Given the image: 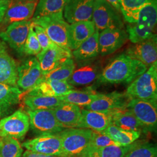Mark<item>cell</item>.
<instances>
[{"mask_svg":"<svg viewBox=\"0 0 157 157\" xmlns=\"http://www.w3.org/2000/svg\"><path fill=\"white\" fill-rule=\"evenodd\" d=\"M22 93L17 86L0 83V116L6 114L19 102Z\"/></svg>","mask_w":157,"mask_h":157,"instance_id":"cell-24","label":"cell"},{"mask_svg":"<svg viewBox=\"0 0 157 157\" xmlns=\"http://www.w3.org/2000/svg\"><path fill=\"white\" fill-rule=\"evenodd\" d=\"M63 102L59 97L27 95L24 98L25 104L30 110L53 109Z\"/></svg>","mask_w":157,"mask_h":157,"instance_id":"cell-30","label":"cell"},{"mask_svg":"<svg viewBox=\"0 0 157 157\" xmlns=\"http://www.w3.org/2000/svg\"><path fill=\"white\" fill-rule=\"evenodd\" d=\"M22 157H61L58 156H54V155H46L41 154L39 152L31 151L29 150H26L22 154Z\"/></svg>","mask_w":157,"mask_h":157,"instance_id":"cell-42","label":"cell"},{"mask_svg":"<svg viewBox=\"0 0 157 157\" xmlns=\"http://www.w3.org/2000/svg\"><path fill=\"white\" fill-rule=\"evenodd\" d=\"M10 3V0H0V25L2 22Z\"/></svg>","mask_w":157,"mask_h":157,"instance_id":"cell-41","label":"cell"},{"mask_svg":"<svg viewBox=\"0 0 157 157\" xmlns=\"http://www.w3.org/2000/svg\"><path fill=\"white\" fill-rule=\"evenodd\" d=\"M148 67L140 61L122 54L104 67L97 78L101 83H131L144 73Z\"/></svg>","mask_w":157,"mask_h":157,"instance_id":"cell-1","label":"cell"},{"mask_svg":"<svg viewBox=\"0 0 157 157\" xmlns=\"http://www.w3.org/2000/svg\"><path fill=\"white\" fill-rule=\"evenodd\" d=\"M112 145L118 144L104 133L93 131L89 144L86 150H94Z\"/></svg>","mask_w":157,"mask_h":157,"instance_id":"cell-38","label":"cell"},{"mask_svg":"<svg viewBox=\"0 0 157 157\" xmlns=\"http://www.w3.org/2000/svg\"><path fill=\"white\" fill-rule=\"evenodd\" d=\"M91 21L99 33L107 29H124L119 12L105 0H95Z\"/></svg>","mask_w":157,"mask_h":157,"instance_id":"cell-6","label":"cell"},{"mask_svg":"<svg viewBox=\"0 0 157 157\" xmlns=\"http://www.w3.org/2000/svg\"><path fill=\"white\" fill-rule=\"evenodd\" d=\"M17 66L9 54L6 43L0 40V83L17 86Z\"/></svg>","mask_w":157,"mask_h":157,"instance_id":"cell-20","label":"cell"},{"mask_svg":"<svg viewBox=\"0 0 157 157\" xmlns=\"http://www.w3.org/2000/svg\"><path fill=\"white\" fill-rule=\"evenodd\" d=\"M95 0H68L63 17L68 23L91 21Z\"/></svg>","mask_w":157,"mask_h":157,"instance_id":"cell-15","label":"cell"},{"mask_svg":"<svg viewBox=\"0 0 157 157\" xmlns=\"http://www.w3.org/2000/svg\"><path fill=\"white\" fill-rule=\"evenodd\" d=\"M68 0H39L33 19L63 12Z\"/></svg>","mask_w":157,"mask_h":157,"instance_id":"cell-32","label":"cell"},{"mask_svg":"<svg viewBox=\"0 0 157 157\" xmlns=\"http://www.w3.org/2000/svg\"><path fill=\"white\" fill-rule=\"evenodd\" d=\"M125 93L131 99L157 102V62L133 81Z\"/></svg>","mask_w":157,"mask_h":157,"instance_id":"cell-2","label":"cell"},{"mask_svg":"<svg viewBox=\"0 0 157 157\" xmlns=\"http://www.w3.org/2000/svg\"><path fill=\"white\" fill-rule=\"evenodd\" d=\"M81 110L80 107L67 102H63L52 109L56 120L65 129L78 128Z\"/></svg>","mask_w":157,"mask_h":157,"instance_id":"cell-22","label":"cell"},{"mask_svg":"<svg viewBox=\"0 0 157 157\" xmlns=\"http://www.w3.org/2000/svg\"><path fill=\"white\" fill-rule=\"evenodd\" d=\"M74 87L67 81L43 80L34 88L29 91L27 95H44L49 97H60L67 91L73 90Z\"/></svg>","mask_w":157,"mask_h":157,"instance_id":"cell-23","label":"cell"},{"mask_svg":"<svg viewBox=\"0 0 157 157\" xmlns=\"http://www.w3.org/2000/svg\"><path fill=\"white\" fill-rule=\"evenodd\" d=\"M130 100L126 93L113 91L109 94H101L85 108L87 110L98 112H117L127 109Z\"/></svg>","mask_w":157,"mask_h":157,"instance_id":"cell-12","label":"cell"},{"mask_svg":"<svg viewBox=\"0 0 157 157\" xmlns=\"http://www.w3.org/2000/svg\"><path fill=\"white\" fill-rule=\"evenodd\" d=\"M30 128L27 112L18 109L0 121V137L22 139Z\"/></svg>","mask_w":157,"mask_h":157,"instance_id":"cell-8","label":"cell"},{"mask_svg":"<svg viewBox=\"0 0 157 157\" xmlns=\"http://www.w3.org/2000/svg\"><path fill=\"white\" fill-rule=\"evenodd\" d=\"M112 123L121 129L140 133L143 132L137 119L128 109L114 112L112 115Z\"/></svg>","mask_w":157,"mask_h":157,"instance_id":"cell-31","label":"cell"},{"mask_svg":"<svg viewBox=\"0 0 157 157\" xmlns=\"http://www.w3.org/2000/svg\"><path fill=\"white\" fill-rule=\"evenodd\" d=\"M98 36L99 32L95 31L88 39L72 52V56L76 61H88L100 54Z\"/></svg>","mask_w":157,"mask_h":157,"instance_id":"cell-25","label":"cell"},{"mask_svg":"<svg viewBox=\"0 0 157 157\" xmlns=\"http://www.w3.org/2000/svg\"><path fill=\"white\" fill-rule=\"evenodd\" d=\"M139 141L136 140L126 146L112 145L94 150H86L80 157H124Z\"/></svg>","mask_w":157,"mask_h":157,"instance_id":"cell-28","label":"cell"},{"mask_svg":"<svg viewBox=\"0 0 157 157\" xmlns=\"http://www.w3.org/2000/svg\"><path fill=\"white\" fill-rule=\"evenodd\" d=\"M128 35L124 29H107L99 33L98 45L102 56L110 55L126 43Z\"/></svg>","mask_w":157,"mask_h":157,"instance_id":"cell-14","label":"cell"},{"mask_svg":"<svg viewBox=\"0 0 157 157\" xmlns=\"http://www.w3.org/2000/svg\"><path fill=\"white\" fill-rule=\"evenodd\" d=\"M127 109L133 113L143 132H155L157 127V102L132 98Z\"/></svg>","mask_w":157,"mask_h":157,"instance_id":"cell-5","label":"cell"},{"mask_svg":"<svg viewBox=\"0 0 157 157\" xmlns=\"http://www.w3.org/2000/svg\"><path fill=\"white\" fill-rule=\"evenodd\" d=\"M125 54L140 61L148 68L157 62V36L130 45Z\"/></svg>","mask_w":157,"mask_h":157,"instance_id":"cell-17","label":"cell"},{"mask_svg":"<svg viewBox=\"0 0 157 157\" xmlns=\"http://www.w3.org/2000/svg\"><path fill=\"white\" fill-rule=\"evenodd\" d=\"M23 149L17 139L0 137V157H22Z\"/></svg>","mask_w":157,"mask_h":157,"instance_id":"cell-35","label":"cell"},{"mask_svg":"<svg viewBox=\"0 0 157 157\" xmlns=\"http://www.w3.org/2000/svg\"><path fill=\"white\" fill-rule=\"evenodd\" d=\"M109 137L119 146H126L137 140L140 136L139 132L130 131L121 129L113 123L109 124L106 129L101 132Z\"/></svg>","mask_w":157,"mask_h":157,"instance_id":"cell-26","label":"cell"},{"mask_svg":"<svg viewBox=\"0 0 157 157\" xmlns=\"http://www.w3.org/2000/svg\"><path fill=\"white\" fill-rule=\"evenodd\" d=\"M32 19L33 24L39 25L44 29L49 38L54 44L65 50L71 51L68 43L69 24L63 17V12Z\"/></svg>","mask_w":157,"mask_h":157,"instance_id":"cell-3","label":"cell"},{"mask_svg":"<svg viewBox=\"0 0 157 157\" xmlns=\"http://www.w3.org/2000/svg\"><path fill=\"white\" fill-rule=\"evenodd\" d=\"M94 25L91 21L73 23L69 25L68 43L70 50H76L95 32Z\"/></svg>","mask_w":157,"mask_h":157,"instance_id":"cell-21","label":"cell"},{"mask_svg":"<svg viewBox=\"0 0 157 157\" xmlns=\"http://www.w3.org/2000/svg\"><path fill=\"white\" fill-rule=\"evenodd\" d=\"M157 22V0H152L139 12L135 25L140 29L154 30Z\"/></svg>","mask_w":157,"mask_h":157,"instance_id":"cell-27","label":"cell"},{"mask_svg":"<svg viewBox=\"0 0 157 157\" xmlns=\"http://www.w3.org/2000/svg\"><path fill=\"white\" fill-rule=\"evenodd\" d=\"M114 112H98L82 109L81 118L78 128L103 132L112 122V115Z\"/></svg>","mask_w":157,"mask_h":157,"instance_id":"cell-18","label":"cell"},{"mask_svg":"<svg viewBox=\"0 0 157 157\" xmlns=\"http://www.w3.org/2000/svg\"><path fill=\"white\" fill-rule=\"evenodd\" d=\"M157 146L152 143L140 141L130 150L124 157H157Z\"/></svg>","mask_w":157,"mask_h":157,"instance_id":"cell-37","label":"cell"},{"mask_svg":"<svg viewBox=\"0 0 157 157\" xmlns=\"http://www.w3.org/2000/svg\"><path fill=\"white\" fill-rule=\"evenodd\" d=\"M33 24V22H32ZM34 30L36 34L37 39L39 40L40 45L41 46V50H44L51 46L55 44L49 38L47 34L46 33L44 29L37 25L33 24Z\"/></svg>","mask_w":157,"mask_h":157,"instance_id":"cell-40","label":"cell"},{"mask_svg":"<svg viewBox=\"0 0 157 157\" xmlns=\"http://www.w3.org/2000/svg\"><path fill=\"white\" fill-rule=\"evenodd\" d=\"M102 72L101 66L96 62H86L75 68L67 83L72 86H86L97 80Z\"/></svg>","mask_w":157,"mask_h":157,"instance_id":"cell-19","label":"cell"},{"mask_svg":"<svg viewBox=\"0 0 157 157\" xmlns=\"http://www.w3.org/2000/svg\"><path fill=\"white\" fill-rule=\"evenodd\" d=\"M32 24V19L12 23L0 32V38L21 56Z\"/></svg>","mask_w":157,"mask_h":157,"instance_id":"cell-9","label":"cell"},{"mask_svg":"<svg viewBox=\"0 0 157 157\" xmlns=\"http://www.w3.org/2000/svg\"><path fill=\"white\" fill-rule=\"evenodd\" d=\"M30 127L38 135L57 134L65 129L58 122L52 109L27 111Z\"/></svg>","mask_w":157,"mask_h":157,"instance_id":"cell-7","label":"cell"},{"mask_svg":"<svg viewBox=\"0 0 157 157\" xmlns=\"http://www.w3.org/2000/svg\"><path fill=\"white\" fill-rule=\"evenodd\" d=\"M22 146L31 151L63 157L61 140L58 133L39 135L36 138L25 141Z\"/></svg>","mask_w":157,"mask_h":157,"instance_id":"cell-11","label":"cell"},{"mask_svg":"<svg viewBox=\"0 0 157 157\" xmlns=\"http://www.w3.org/2000/svg\"><path fill=\"white\" fill-rule=\"evenodd\" d=\"M105 1H106L108 3H109L111 6H112L119 12H121L119 0H105Z\"/></svg>","mask_w":157,"mask_h":157,"instance_id":"cell-43","label":"cell"},{"mask_svg":"<svg viewBox=\"0 0 157 157\" xmlns=\"http://www.w3.org/2000/svg\"><path fill=\"white\" fill-rule=\"evenodd\" d=\"M76 68V64L72 58L67 59L66 61L52 70L49 73L43 76V80L67 81Z\"/></svg>","mask_w":157,"mask_h":157,"instance_id":"cell-34","label":"cell"},{"mask_svg":"<svg viewBox=\"0 0 157 157\" xmlns=\"http://www.w3.org/2000/svg\"><path fill=\"white\" fill-rule=\"evenodd\" d=\"M41 51V46L32 24L24 45L23 52L28 56H37Z\"/></svg>","mask_w":157,"mask_h":157,"instance_id":"cell-39","label":"cell"},{"mask_svg":"<svg viewBox=\"0 0 157 157\" xmlns=\"http://www.w3.org/2000/svg\"><path fill=\"white\" fill-rule=\"evenodd\" d=\"M36 58L39 62L43 75H45L67 59L72 58V56L71 51L65 50L55 44L41 50Z\"/></svg>","mask_w":157,"mask_h":157,"instance_id":"cell-16","label":"cell"},{"mask_svg":"<svg viewBox=\"0 0 157 157\" xmlns=\"http://www.w3.org/2000/svg\"><path fill=\"white\" fill-rule=\"evenodd\" d=\"M39 0H10L1 24L6 27L12 23L32 19Z\"/></svg>","mask_w":157,"mask_h":157,"instance_id":"cell-13","label":"cell"},{"mask_svg":"<svg viewBox=\"0 0 157 157\" xmlns=\"http://www.w3.org/2000/svg\"><path fill=\"white\" fill-rule=\"evenodd\" d=\"M126 32L128 35V39L133 44L140 43L157 36L154 30L139 28L135 23H129L127 26Z\"/></svg>","mask_w":157,"mask_h":157,"instance_id":"cell-36","label":"cell"},{"mask_svg":"<svg viewBox=\"0 0 157 157\" xmlns=\"http://www.w3.org/2000/svg\"><path fill=\"white\" fill-rule=\"evenodd\" d=\"M93 130L68 128L59 132L63 157H80L89 144Z\"/></svg>","mask_w":157,"mask_h":157,"instance_id":"cell-4","label":"cell"},{"mask_svg":"<svg viewBox=\"0 0 157 157\" xmlns=\"http://www.w3.org/2000/svg\"><path fill=\"white\" fill-rule=\"evenodd\" d=\"M120 10L124 20L129 23H135L141 9L152 0H119Z\"/></svg>","mask_w":157,"mask_h":157,"instance_id":"cell-33","label":"cell"},{"mask_svg":"<svg viewBox=\"0 0 157 157\" xmlns=\"http://www.w3.org/2000/svg\"><path fill=\"white\" fill-rule=\"evenodd\" d=\"M43 76L37 58H29L17 66V86L29 91L39 83Z\"/></svg>","mask_w":157,"mask_h":157,"instance_id":"cell-10","label":"cell"},{"mask_svg":"<svg viewBox=\"0 0 157 157\" xmlns=\"http://www.w3.org/2000/svg\"><path fill=\"white\" fill-rule=\"evenodd\" d=\"M101 95V93H97L92 90H71L59 98L64 102L72 104L78 107H86Z\"/></svg>","mask_w":157,"mask_h":157,"instance_id":"cell-29","label":"cell"}]
</instances>
